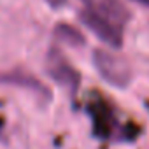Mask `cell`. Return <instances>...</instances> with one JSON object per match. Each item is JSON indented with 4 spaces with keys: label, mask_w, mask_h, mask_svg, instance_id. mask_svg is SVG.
<instances>
[{
    "label": "cell",
    "mask_w": 149,
    "mask_h": 149,
    "mask_svg": "<svg viewBox=\"0 0 149 149\" xmlns=\"http://www.w3.org/2000/svg\"><path fill=\"white\" fill-rule=\"evenodd\" d=\"M84 7L79 11V19L102 42L119 49L123 46V23L126 11L116 0H83Z\"/></svg>",
    "instance_id": "obj_1"
},
{
    "label": "cell",
    "mask_w": 149,
    "mask_h": 149,
    "mask_svg": "<svg viewBox=\"0 0 149 149\" xmlns=\"http://www.w3.org/2000/svg\"><path fill=\"white\" fill-rule=\"evenodd\" d=\"M93 63L97 72L102 76L104 81H107L111 86L116 88H126L132 81V68L126 63V60L112 54L105 49H97L93 53Z\"/></svg>",
    "instance_id": "obj_2"
},
{
    "label": "cell",
    "mask_w": 149,
    "mask_h": 149,
    "mask_svg": "<svg viewBox=\"0 0 149 149\" xmlns=\"http://www.w3.org/2000/svg\"><path fill=\"white\" fill-rule=\"evenodd\" d=\"M47 70L53 76V79H56L63 86L76 88L77 83H79V77H77L76 70L72 68V65L58 51H51L49 53V56H47Z\"/></svg>",
    "instance_id": "obj_3"
},
{
    "label": "cell",
    "mask_w": 149,
    "mask_h": 149,
    "mask_svg": "<svg viewBox=\"0 0 149 149\" xmlns=\"http://www.w3.org/2000/svg\"><path fill=\"white\" fill-rule=\"evenodd\" d=\"M46 2L49 4V6H53V7H60V6H63L67 0H46Z\"/></svg>",
    "instance_id": "obj_4"
},
{
    "label": "cell",
    "mask_w": 149,
    "mask_h": 149,
    "mask_svg": "<svg viewBox=\"0 0 149 149\" xmlns=\"http://www.w3.org/2000/svg\"><path fill=\"white\" fill-rule=\"evenodd\" d=\"M132 2H135V4H140L142 7H147V9H149V0H132Z\"/></svg>",
    "instance_id": "obj_5"
}]
</instances>
